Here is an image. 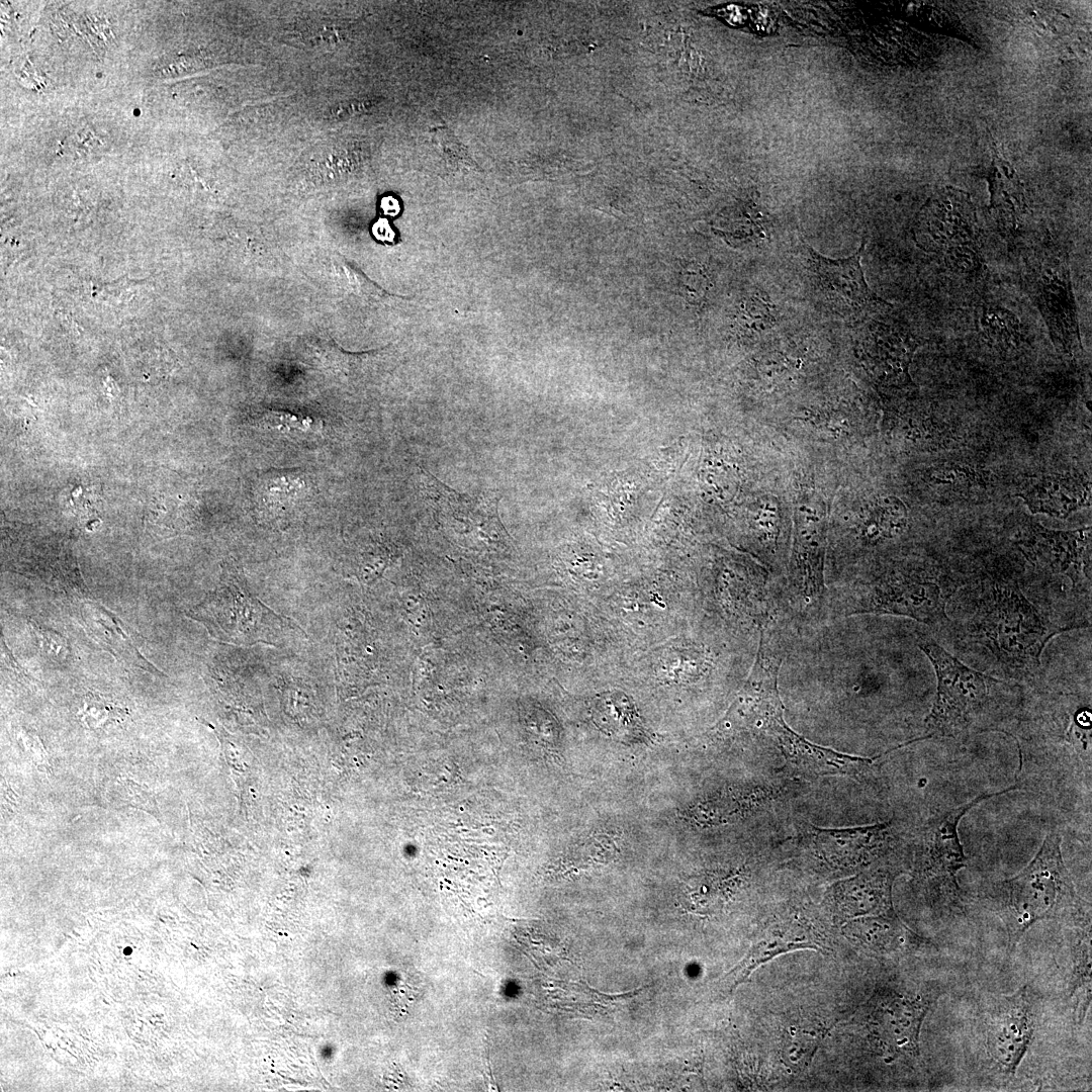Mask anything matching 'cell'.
<instances>
[{"label":"cell","mask_w":1092,"mask_h":1092,"mask_svg":"<svg viewBox=\"0 0 1092 1092\" xmlns=\"http://www.w3.org/2000/svg\"><path fill=\"white\" fill-rule=\"evenodd\" d=\"M1032 514L1066 519L1090 506V480L1081 474H1045L1031 477L1018 493Z\"/></svg>","instance_id":"obj_13"},{"label":"cell","mask_w":1092,"mask_h":1092,"mask_svg":"<svg viewBox=\"0 0 1092 1092\" xmlns=\"http://www.w3.org/2000/svg\"><path fill=\"white\" fill-rule=\"evenodd\" d=\"M340 270L346 289L357 297L367 301H380L389 296L385 290L351 263L342 260Z\"/></svg>","instance_id":"obj_27"},{"label":"cell","mask_w":1092,"mask_h":1092,"mask_svg":"<svg viewBox=\"0 0 1092 1092\" xmlns=\"http://www.w3.org/2000/svg\"><path fill=\"white\" fill-rule=\"evenodd\" d=\"M975 632L999 661L1019 668L1039 664L1051 637L1064 629L1046 625L1020 589L996 585L986 596L975 619Z\"/></svg>","instance_id":"obj_3"},{"label":"cell","mask_w":1092,"mask_h":1092,"mask_svg":"<svg viewBox=\"0 0 1092 1092\" xmlns=\"http://www.w3.org/2000/svg\"><path fill=\"white\" fill-rule=\"evenodd\" d=\"M893 876L883 870L863 873L838 887V903L849 916H872L893 912Z\"/></svg>","instance_id":"obj_16"},{"label":"cell","mask_w":1092,"mask_h":1092,"mask_svg":"<svg viewBox=\"0 0 1092 1092\" xmlns=\"http://www.w3.org/2000/svg\"><path fill=\"white\" fill-rule=\"evenodd\" d=\"M1091 529L1054 531L1031 524L1020 539L1027 558L1055 573L1068 575L1074 583L1087 573Z\"/></svg>","instance_id":"obj_11"},{"label":"cell","mask_w":1092,"mask_h":1092,"mask_svg":"<svg viewBox=\"0 0 1092 1092\" xmlns=\"http://www.w3.org/2000/svg\"><path fill=\"white\" fill-rule=\"evenodd\" d=\"M313 357L320 367L343 379H357L378 359V352L353 353L343 350L332 339L317 341Z\"/></svg>","instance_id":"obj_20"},{"label":"cell","mask_w":1092,"mask_h":1092,"mask_svg":"<svg viewBox=\"0 0 1092 1092\" xmlns=\"http://www.w3.org/2000/svg\"><path fill=\"white\" fill-rule=\"evenodd\" d=\"M1034 1013L1027 987L1002 996L986 1021V1050L1001 1070L1014 1074L1031 1041Z\"/></svg>","instance_id":"obj_10"},{"label":"cell","mask_w":1092,"mask_h":1092,"mask_svg":"<svg viewBox=\"0 0 1092 1092\" xmlns=\"http://www.w3.org/2000/svg\"><path fill=\"white\" fill-rule=\"evenodd\" d=\"M888 823L872 826L824 829L814 827L810 837L815 849L829 860L859 863L876 855L886 839Z\"/></svg>","instance_id":"obj_14"},{"label":"cell","mask_w":1092,"mask_h":1092,"mask_svg":"<svg viewBox=\"0 0 1092 1092\" xmlns=\"http://www.w3.org/2000/svg\"><path fill=\"white\" fill-rule=\"evenodd\" d=\"M821 1036L818 1031L802 1027H793L785 1035L782 1044V1059L793 1071L806 1068L815 1054Z\"/></svg>","instance_id":"obj_24"},{"label":"cell","mask_w":1092,"mask_h":1092,"mask_svg":"<svg viewBox=\"0 0 1092 1092\" xmlns=\"http://www.w3.org/2000/svg\"><path fill=\"white\" fill-rule=\"evenodd\" d=\"M847 933L867 949L880 954L895 952L906 945L915 948L931 945L908 929L894 911L854 920L847 925Z\"/></svg>","instance_id":"obj_17"},{"label":"cell","mask_w":1092,"mask_h":1092,"mask_svg":"<svg viewBox=\"0 0 1092 1092\" xmlns=\"http://www.w3.org/2000/svg\"><path fill=\"white\" fill-rule=\"evenodd\" d=\"M927 473L932 488L939 489L942 487L945 491L950 492L960 493L971 488L982 487L985 484V477H982L984 473L982 474L968 465L959 463H941L932 466Z\"/></svg>","instance_id":"obj_23"},{"label":"cell","mask_w":1092,"mask_h":1092,"mask_svg":"<svg viewBox=\"0 0 1092 1092\" xmlns=\"http://www.w3.org/2000/svg\"><path fill=\"white\" fill-rule=\"evenodd\" d=\"M871 331V350L881 372L901 382H909L908 366L918 343L884 324H876Z\"/></svg>","instance_id":"obj_18"},{"label":"cell","mask_w":1092,"mask_h":1092,"mask_svg":"<svg viewBox=\"0 0 1092 1092\" xmlns=\"http://www.w3.org/2000/svg\"><path fill=\"white\" fill-rule=\"evenodd\" d=\"M682 279L688 300L690 302L702 300L709 289L705 272L699 267L688 268Z\"/></svg>","instance_id":"obj_29"},{"label":"cell","mask_w":1092,"mask_h":1092,"mask_svg":"<svg viewBox=\"0 0 1092 1092\" xmlns=\"http://www.w3.org/2000/svg\"><path fill=\"white\" fill-rule=\"evenodd\" d=\"M918 647L930 660L937 679L935 699L925 719L928 735L957 736L982 713L992 678L965 665L928 637L920 636Z\"/></svg>","instance_id":"obj_6"},{"label":"cell","mask_w":1092,"mask_h":1092,"mask_svg":"<svg viewBox=\"0 0 1092 1092\" xmlns=\"http://www.w3.org/2000/svg\"><path fill=\"white\" fill-rule=\"evenodd\" d=\"M785 758L800 770L816 776L853 775L874 759L848 755L816 745L790 729L779 745Z\"/></svg>","instance_id":"obj_15"},{"label":"cell","mask_w":1092,"mask_h":1092,"mask_svg":"<svg viewBox=\"0 0 1092 1092\" xmlns=\"http://www.w3.org/2000/svg\"><path fill=\"white\" fill-rule=\"evenodd\" d=\"M800 948H818L804 933L794 929L774 930L755 943L746 958L729 974L732 987L743 982L759 965L774 957Z\"/></svg>","instance_id":"obj_19"},{"label":"cell","mask_w":1092,"mask_h":1092,"mask_svg":"<svg viewBox=\"0 0 1092 1092\" xmlns=\"http://www.w3.org/2000/svg\"><path fill=\"white\" fill-rule=\"evenodd\" d=\"M256 423L265 429L282 433H306L318 428L316 422L308 416L276 410L262 412Z\"/></svg>","instance_id":"obj_26"},{"label":"cell","mask_w":1092,"mask_h":1092,"mask_svg":"<svg viewBox=\"0 0 1092 1092\" xmlns=\"http://www.w3.org/2000/svg\"><path fill=\"white\" fill-rule=\"evenodd\" d=\"M123 712V710H120L100 696L88 693L85 698L82 715L85 722L90 727L96 728L103 724L110 723L111 721H116Z\"/></svg>","instance_id":"obj_28"},{"label":"cell","mask_w":1092,"mask_h":1092,"mask_svg":"<svg viewBox=\"0 0 1092 1092\" xmlns=\"http://www.w3.org/2000/svg\"><path fill=\"white\" fill-rule=\"evenodd\" d=\"M1022 286L1038 309L1055 348L1073 356L1084 351L1068 254L1049 247L1029 257Z\"/></svg>","instance_id":"obj_5"},{"label":"cell","mask_w":1092,"mask_h":1092,"mask_svg":"<svg viewBox=\"0 0 1092 1092\" xmlns=\"http://www.w3.org/2000/svg\"><path fill=\"white\" fill-rule=\"evenodd\" d=\"M848 614L874 613L910 617L935 625L946 618L945 598L938 583L917 574H893L854 590Z\"/></svg>","instance_id":"obj_8"},{"label":"cell","mask_w":1092,"mask_h":1092,"mask_svg":"<svg viewBox=\"0 0 1092 1092\" xmlns=\"http://www.w3.org/2000/svg\"><path fill=\"white\" fill-rule=\"evenodd\" d=\"M1015 787L995 794H982L969 803L952 809L929 821L921 832L916 859V873L928 885L932 893H945L958 897L960 888L958 872L966 867L967 857L959 839L958 825L961 818L975 805Z\"/></svg>","instance_id":"obj_9"},{"label":"cell","mask_w":1092,"mask_h":1092,"mask_svg":"<svg viewBox=\"0 0 1092 1092\" xmlns=\"http://www.w3.org/2000/svg\"><path fill=\"white\" fill-rule=\"evenodd\" d=\"M990 207L1006 221L1007 228L1015 229L1020 212H1023L1022 188L1016 175L1002 166H994L989 178Z\"/></svg>","instance_id":"obj_21"},{"label":"cell","mask_w":1092,"mask_h":1092,"mask_svg":"<svg viewBox=\"0 0 1092 1092\" xmlns=\"http://www.w3.org/2000/svg\"><path fill=\"white\" fill-rule=\"evenodd\" d=\"M1061 835L1051 831L1032 860L1001 883L1000 913L1014 948L1034 923L1076 913L1081 899L1061 851Z\"/></svg>","instance_id":"obj_1"},{"label":"cell","mask_w":1092,"mask_h":1092,"mask_svg":"<svg viewBox=\"0 0 1092 1092\" xmlns=\"http://www.w3.org/2000/svg\"><path fill=\"white\" fill-rule=\"evenodd\" d=\"M941 995L932 985L914 995L884 990L870 1003L868 1029L873 1044L886 1058L917 1057L922 1023Z\"/></svg>","instance_id":"obj_7"},{"label":"cell","mask_w":1092,"mask_h":1092,"mask_svg":"<svg viewBox=\"0 0 1092 1092\" xmlns=\"http://www.w3.org/2000/svg\"><path fill=\"white\" fill-rule=\"evenodd\" d=\"M373 230H374L375 235L378 238H381V239H384V238L389 239L392 236V232H391V230L389 228V224L384 219H380L378 222H376Z\"/></svg>","instance_id":"obj_30"},{"label":"cell","mask_w":1092,"mask_h":1092,"mask_svg":"<svg viewBox=\"0 0 1092 1092\" xmlns=\"http://www.w3.org/2000/svg\"><path fill=\"white\" fill-rule=\"evenodd\" d=\"M863 249L864 242L853 255L834 260L807 247L811 268L820 289L830 299L857 313L879 305H891L867 284L860 264Z\"/></svg>","instance_id":"obj_12"},{"label":"cell","mask_w":1092,"mask_h":1092,"mask_svg":"<svg viewBox=\"0 0 1092 1092\" xmlns=\"http://www.w3.org/2000/svg\"><path fill=\"white\" fill-rule=\"evenodd\" d=\"M191 617L203 622L216 638L241 646L280 647L302 630L252 594L243 575L232 569Z\"/></svg>","instance_id":"obj_2"},{"label":"cell","mask_w":1092,"mask_h":1092,"mask_svg":"<svg viewBox=\"0 0 1092 1092\" xmlns=\"http://www.w3.org/2000/svg\"><path fill=\"white\" fill-rule=\"evenodd\" d=\"M382 208L386 213L394 214L398 211V203L392 197H387L382 200Z\"/></svg>","instance_id":"obj_31"},{"label":"cell","mask_w":1092,"mask_h":1092,"mask_svg":"<svg viewBox=\"0 0 1092 1092\" xmlns=\"http://www.w3.org/2000/svg\"><path fill=\"white\" fill-rule=\"evenodd\" d=\"M913 233L920 249L948 267L961 272L981 267L978 219L965 191L945 187L930 197L918 213Z\"/></svg>","instance_id":"obj_4"},{"label":"cell","mask_w":1092,"mask_h":1092,"mask_svg":"<svg viewBox=\"0 0 1092 1092\" xmlns=\"http://www.w3.org/2000/svg\"><path fill=\"white\" fill-rule=\"evenodd\" d=\"M737 321L742 331H766L775 323L772 305L761 293H753L742 301Z\"/></svg>","instance_id":"obj_25"},{"label":"cell","mask_w":1092,"mask_h":1092,"mask_svg":"<svg viewBox=\"0 0 1092 1092\" xmlns=\"http://www.w3.org/2000/svg\"><path fill=\"white\" fill-rule=\"evenodd\" d=\"M307 483L298 472L270 473L262 480L260 498L269 512L287 511L307 491Z\"/></svg>","instance_id":"obj_22"}]
</instances>
